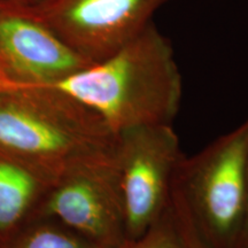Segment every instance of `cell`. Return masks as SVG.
Here are the masks:
<instances>
[{"instance_id":"6da1fadb","label":"cell","mask_w":248,"mask_h":248,"mask_svg":"<svg viewBox=\"0 0 248 248\" xmlns=\"http://www.w3.org/2000/svg\"><path fill=\"white\" fill-rule=\"evenodd\" d=\"M46 85L97 114L114 135L172 124L183 93L172 46L153 23L109 58Z\"/></svg>"},{"instance_id":"7a4b0ae2","label":"cell","mask_w":248,"mask_h":248,"mask_svg":"<svg viewBox=\"0 0 248 248\" xmlns=\"http://www.w3.org/2000/svg\"><path fill=\"white\" fill-rule=\"evenodd\" d=\"M117 136L97 114L46 84L0 79V155L53 184L82 161L115 151Z\"/></svg>"},{"instance_id":"3957f363","label":"cell","mask_w":248,"mask_h":248,"mask_svg":"<svg viewBox=\"0 0 248 248\" xmlns=\"http://www.w3.org/2000/svg\"><path fill=\"white\" fill-rule=\"evenodd\" d=\"M248 122L183 160L176 181L210 248L239 239L248 198Z\"/></svg>"},{"instance_id":"277c9868","label":"cell","mask_w":248,"mask_h":248,"mask_svg":"<svg viewBox=\"0 0 248 248\" xmlns=\"http://www.w3.org/2000/svg\"><path fill=\"white\" fill-rule=\"evenodd\" d=\"M35 218L53 219L102 248H119L126 237L116 148L59 176L33 210Z\"/></svg>"},{"instance_id":"5b68a950","label":"cell","mask_w":248,"mask_h":248,"mask_svg":"<svg viewBox=\"0 0 248 248\" xmlns=\"http://www.w3.org/2000/svg\"><path fill=\"white\" fill-rule=\"evenodd\" d=\"M125 237L144 233L170 206L172 182L183 160L172 124H155L117 133Z\"/></svg>"},{"instance_id":"8992f818","label":"cell","mask_w":248,"mask_h":248,"mask_svg":"<svg viewBox=\"0 0 248 248\" xmlns=\"http://www.w3.org/2000/svg\"><path fill=\"white\" fill-rule=\"evenodd\" d=\"M168 0H46L22 9L89 63L109 58L152 23ZM21 9V8H20Z\"/></svg>"},{"instance_id":"52a82bcc","label":"cell","mask_w":248,"mask_h":248,"mask_svg":"<svg viewBox=\"0 0 248 248\" xmlns=\"http://www.w3.org/2000/svg\"><path fill=\"white\" fill-rule=\"evenodd\" d=\"M90 64L35 17L0 5V79L46 84Z\"/></svg>"},{"instance_id":"ba28073f","label":"cell","mask_w":248,"mask_h":248,"mask_svg":"<svg viewBox=\"0 0 248 248\" xmlns=\"http://www.w3.org/2000/svg\"><path fill=\"white\" fill-rule=\"evenodd\" d=\"M51 185L32 169L0 155V245L30 221Z\"/></svg>"},{"instance_id":"9c48e42d","label":"cell","mask_w":248,"mask_h":248,"mask_svg":"<svg viewBox=\"0 0 248 248\" xmlns=\"http://www.w3.org/2000/svg\"><path fill=\"white\" fill-rule=\"evenodd\" d=\"M0 248H102L60 223L47 218L30 219L0 245Z\"/></svg>"},{"instance_id":"30bf717a","label":"cell","mask_w":248,"mask_h":248,"mask_svg":"<svg viewBox=\"0 0 248 248\" xmlns=\"http://www.w3.org/2000/svg\"><path fill=\"white\" fill-rule=\"evenodd\" d=\"M119 248H185L171 206L144 233L125 239Z\"/></svg>"},{"instance_id":"8fae6325","label":"cell","mask_w":248,"mask_h":248,"mask_svg":"<svg viewBox=\"0 0 248 248\" xmlns=\"http://www.w3.org/2000/svg\"><path fill=\"white\" fill-rule=\"evenodd\" d=\"M170 206L185 248H210L195 224L184 194L176 181V176L172 182Z\"/></svg>"},{"instance_id":"7c38bea8","label":"cell","mask_w":248,"mask_h":248,"mask_svg":"<svg viewBox=\"0 0 248 248\" xmlns=\"http://www.w3.org/2000/svg\"><path fill=\"white\" fill-rule=\"evenodd\" d=\"M45 1L46 0H0V5L9 6V7L14 8L29 9L35 8Z\"/></svg>"},{"instance_id":"4fadbf2b","label":"cell","mask_w":248,"mask_h":248,"mask_svg":"<svg viewBox=\"0 0 248 248\" xmlns=\"http://www.w3.org/2000/svg\"><path fill=\"white\" fill-rule=\"evenodd\" d=\"M239 240H240L241 244L248 246V198H247L246 215H245V221H244V225H243V230H241V234H240Z\"/></svg>"}]
</instances>
